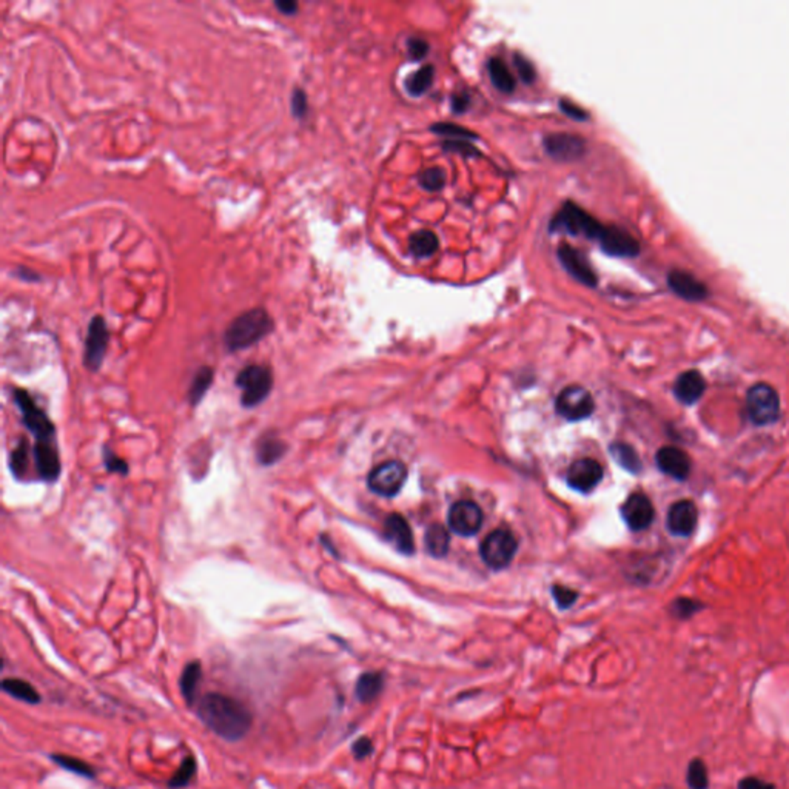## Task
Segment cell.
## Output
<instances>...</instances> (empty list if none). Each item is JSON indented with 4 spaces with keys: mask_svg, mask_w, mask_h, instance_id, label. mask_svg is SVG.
I'll use <instances>...</instances> for the list:
<instances>
[{
    "mask_svg": "<svg viewBox=\"0 0 789 789\" xmlns=\"http://www.w3.org/2000/svg\"><path fill=\"white\" fill-rule=\"evenodd\" d=\"M197 716L210 731L229 741L246 737L253 723V716L244 703L234 697L210 692L197 702Z\"/></svg>",
    "mask_w": 789,
    "mask_h": 789,
    "instance_id": "cell-1",
    "label": "cell"
},
{
    "mask_svg": "<svg viewBox=\"0 0 789 789\" xmlns=\"http://www.w3.org/2000/svg\"><path fill=\"white\" fill-rule=\"evenodd\" d=\"M273 330V320L264 308H252L234 318L224 335L225 347L230 352H239L260 343Z\"/></svg>",
    "mask_w": 789,
    "mask_h": 789,
    "instance_id": "cell-2",
    "label": "cell"
},
{
    "mask_svg": "<svg viewBox=\"0 0 789 789\" xmlns=\"http://www.w3.org/2000/svg\"><path fill=\"white\" fill-rule=\"evenodd\" d=\"M603 227L604 225L598 222L594 216L574 202H564V206L560 208L550 222L552 232L563 230L574 234V236L583 234V236L595 241L600 236Z\"/></svg>",
    "mask_w": 789,
    "mask_h": 789,
    "instance_id": "cell-3",
    "label": "cell"
},
{
    "mask_svg": "<svg viewBox=\"0 0 789 789\" xmlns=\"http://www.w3.org/2000/svg\"><path fill=\"white\" fill-rule=\"evenodd\" d=\"M236 385L241 389V404L248 408L256 407L271 392V370L267 366H261V364L247 366L238 374Z\"/></svg>",
    "mask_w": 789,
    "mask_h": 789,
    "instance_id": "cell-4",
    "label": "cell"
},
{
    "mask_svg": "<svg viewBox=\"0 0 789 789\" xmlns=\"http://www.w3.org/2000/svg\"><path fill=\"white\" fill-rule=\"evenodd\" d=\"M14 403L17 404L22 413V420L27 429L31 432L36 443H56V430L51 420L42 408L34 403L27 390H14Z\"/></svg>",
    "mask_w": 789,
    "mask_h": 789,
    "instance_id": "cell-5",
    "label": "cell"
},
{
    "mask_svg": "<svg viewBox=\"0 0 789 789\" xmlns=\"http://www.w3.org/2000/svg\"><path fill=\"white\" fill-rule=\"evenodd\" d=\"M746 407L751 421L757 426H769L779 420V395L769 384L758 383L751 387L746 398Z\"/></svg>",
    "mask_w": 789,
    "mask_h": 789,
    "instance_id": "cell-6",
    "label": "cell"
},
{
    "mask_svg": "<svg viewBox=\"0 0 789 789\" xmlns=\"http://www.w3.org/2000/svg\"><path fill=\"white\" fill-rule=\"evenodd\" d=\"M518 549V541L507 529H497L484 538L480 553L483 561L492 569H503L511 564Z\"/></svg>",
    "mask_w": 789,
    "mask_h": 789,
    "instance_id": "cell-7",
    "label": "cell"
},
{
    "mask_svg": "<svg viewBox=\"0 0 789 789\" xmlns=\"http://www.w3.org/2000/svg\"><path fill=\"white\" fill-rule=\"evenodd\" d=\"M407 480V467L401 461H387L369 475V488L379 497L390 498L403 489Z\"/></svg>",
    "mask_w": 789,
    "mask_h": 789,
    "instance_id": "cell-8",
    "label": "cell"
},
{
    "mask_svg": "<svg viewBox=\"0 0 789 789\" xmlns=\"http://www.w3.org/2000/svg\"><path fill=\"white\" fill-rule=\"evenodd\" d=\"M557 412L569 421H580L594 412L595 403L588 389L580 385H569L555 401Z\"/></svg>",
    "mask_w": 789,
    "mask_h": 789,
    "instance_id": "cell-9",
    "label": "cell"
},
{
    "mask_svg": "<svg viewBox=\"0 0 789 789\" xmlns=\"http://www.w3.org/2000/svg\"><path fill=\"white\" fill-rule=\"evenodd\" d=\"M110 333L107 322L102 316H94L90 321L85 338V350H83V364L91 371L101 369L105 353L108 348Z\"/></svg>",
    "mask_w": 789,
    "mask_h": 789,
    "instance_id": "cell-10",
    "label": "cell"
},
{
    "mask_svg": "<svg viewBox=\"0 0 789 789\" xmlns=\"http://www.w3.org/2000/svg\"><path fill=\"white\" fill-rule=\"evenodd\" d=\"M483 526L481 507L472 502H458L449 511V527L462 536L475 535Z\"/></svg>",
    "mask_w": 789,
    "mask_h": 789,
    "instance_id": "cell-11",
    "label": "cell"
},
{
    "mask_svg": "<svg viewBox=\"0 0 789 789\" xmlns=\"http://www.w3.org/2000/svg\"><path fill=\"white\" fill-rule=\"evenodd\" d=\"M597 241L600 242L603 252L612 256L631 257L640 252V242L631 233L616 225H604Z\"/></svg>",
    "mask_w": 789,
    "mask_h": 789,
    "instance_id": "cell-12",
    "label": "cell"
},
{
    "mask_svg": "<svg viewBox=\"0 0 789 789\" xmlns=\"http://www.w3.org/2000/svg\"><path fill=\"white\" fill-rule=\"evenodd\" d=\"M621 517L632 530L648 529L655 517L654 506L651 499L641 492L632 493L621 507Z\"/></svg>",
    "mask_w": 789,
    "mask_h": 789,
    "instance_id": "cell-13",
    "label": "cell"
},
{
    "mask_svg": "<svg viewBox=\"0 0 789 789\" xmlns=\"http://www.w3.org/2000/svg\"><path fill=\"white\" fill-rule=\"evenodd\" d=\"M546 153L557 161H575L580 159L586 151V142L576 134L557 133L549 134L544 138Z\"/></svg>",
    "mask_w": 789,
    "mask_h": 789,
    "instance_id": "cell-14",
    "label": "cell"
},
{
    "mask_svg": "<svg viewBox=\"0 0 789 789\" xmlns=\"http://www.w3.org/2000/svg\"><path fill=\"white\" fill-rule=\"evenodd\" d=\"M567 484L578 492H590L603 480V467L598 461L583 458L575 461L567 470Z\"/></svg>",
    "mask_w": 789,
    "mask_h": 789,
    "instance_id": "cell-15",
    "label": "cell"
},
{
    "mask_svg": "<svg viewBox=\"0 0 789 789\" xmlns=\"http://www.w3.org/2000/svg\"><path fill=\"white\" fill-rule=\"evenodd\" d=\"M697 521H699V511L694 502L681 499L669 507L666 525L674 535L689 536L695 530Z\"/></svg>",
    "mask_w": 789,
    "mask_h": 789,
    "instance_id": "cell-16",
    "label": "cell"
},
{
    "mask_svg": "<svg viewBox=\"0 0 789 789\" xmlns=\"http://www.w3.org/2000/svg\"><path fill=\"white\" fill-rule=\"evenodd\" d=\"M560 262L564 265V269L571 273L578 283L588 287H595L598 283V278L595 271L592 270L588 257L584 256L580 250H576L571 246H561L558 250Z\"/></svg>",
    "mask_w": 789,
    "mask_h": 789,
    "instance_id": "cell-17",
    "label": "cell"
},
{
    "mask_svg": "<svg viewBox=\"0 0 789 789\" xmlns=\"http://www.w3.org/2000/svg\"><path fill=\"white\" fill-rule=\"evenodd\" d=\"M657 466L667 476L675 480H686L690 472V460L686 452L678 447L666 446L657 452Z\"/></svg>",
    "mask_w": 789,
    "mask_h": 789,
    "instance_id": "cell-18",
    "label": "cell"
},
{
    "mask_svg": "<svg viewBox=\"0 0 789 789\" xmlns=\"http://www.w3.org/2000/svg\"><path fill=\"white\" fill-rule=\"evenodd\" d=\"M667 284L672 290L686 299H703L708 294V287L694 273L674 269L667 273Z\"/></svg>",
    "mask_w": 789,
    "mask_h": 789,
    "instance_id": "cell-19",
    "label": "cell"
},
{
    "mask_svg": "<svg viewBox=\"0 0 789 789\" xmlns=\"http://www.w3.org/2000/svg\"><path fill=\"white\" fill-rule=\"evenodd\" d=\"M34 461L39 476L45 481H55L60 474V458L57 443H36Z\"/></svg>",
    "mask_w": 789,
    "mask_h": 789,
    "instance_id": "cell-20",
    "label": "cell"
},
{
    "mask_svg": "<svg viewBox=\"0 0 789 789\" xmlns=\"http://www.w3.org/2000/svg\"><path fill=\"white\" fill-rule=\"evenodd\" d=\"M704 378L699 370H688L685 374H681L674 385L675 397L681 401L683 404H694L699 401L704 393Z\"/></svg>",
    "mask_w": 789,
    "mask_h": 789,
    "instance_id": "cell-21",
    "label": "cell"
},
{
    "mask_svg": "<svg viewBox=\"0 0 789 789\" xmlns=\"http://www.w3.org/2000/svg\"><path fill=\"white\" fill-rule=\"evenodd\" d=\"M384 535L395 549H398L403 553H412L413 552V536L412 530L408 527L407 521L399 517V515H390L385 520L384 525Z\"/></svg>",
    "mask_w": 789,
    "mask_h": 789,
    "instance_id": "cell-22",
    "label": "cell"
},
{
    "mask_svg": "<svg viewBox=\"0 0 789 789\" xmlns=\"http://www.w3.org/2000/svg\"><path fill=\"white\" fill-rule=\"evenodd\" d=\"M287 446L279 436L265 435L261 436L256 447V458L262 466H271L284 457Z\"/></svg>",
    "mask_w": 789,
    "mask_h": 789,
    "instance_id": "cell-23",
    "label": "cell"
},
{
    "mask_svg": "<svg viewBox=\"0 0 789 789\" xmlns=\"http://www.w3.org/2000/svg\"><path fill=\"white\" fill-rule=\"evenodd\" d=\"M202 678V666L201 662H190L185 664L184 671L180 674V680H179V686H180V692L182 697H184V700L187 702V704H192L196 702V694H197V688H199V683Z\"/></svg>",
    "mask_w": 789,
    "mask_h": 789,
    "instance_id": "cell-24",
    "label": "cell"
},
{
    "mask_svg": "<svg viewBox=\"0 0 789 789\" xmlns=\"http://www.w3.org/2000/svg\"><path fill=\"white\" fill-rule=\"evenodd\" d=\"M384 688V677L379 672H366L360 675L355 686L356 699L361 703H371L381 694Z\"/></svg>",
    "mask_w": 789,
    "mask_h": 789,
    "instance_id": "cell-25",
    "label": "cell"
},
{
    "mask_svg": "<svg viewBox=\"0 0 789 789\" xmlns=\"http://www.w3.org/2000/svg\"><path fill=\"white\" fill-rule=\"evenodd\" d=\"M2 689L5 694H8L14 697L16 700L25 702L28 704H37L42 700L41 694L37 692V689L31 685V683H28L22 678H16V677L5 678L2 681Z\"/></svg>",
    "mask_w": 789,
    "mask_h": 789,
    "instance_id": "cell-26",
    "label": "cell"
},
{
    "mask_svg": "<svg viewBox=\"0 0 789 789\" xmlns=\"http://www.w3.org/2000/svg\"><path fill=\"white\" fill-rule=\"evenodd\" d=\"M488 66L490 80L495 88L503 91V93H512L515 90V78L504 60L499 57H492Z\"/></svg>",
    "mask_w": 789,
    "mask_h": 789,
    "instance_id": "cell-27",
    "label": "cell"
},
{
    "mask_svg": "<svg viewBox=\"0 0 789 789\" xmlns=\"http://www.w3.org/2000/svg\"><path fill=\"white\" fill-rule=\"evenodd\" d=\"M213 369L210 367H201L199 370L196 371V375L192 381V385H190V390H188V401L192 406H196L201 403V399L206 397V393L208 392L211 383H213Z\"/></svg>",
    "mask_w": 789,
    "mask_h": 789,
    "instance_id": "cell-28",
    "label": "cell"
},
{
    "mask_svg": "<svg viewBox=\"0 0 789 789\" xmlns=\"http://www.w3.org/2000/svg\"><path fill=\"white\" fill-rule=\"evenodd\" d=\"M450 536L447 529L439 525H432L426 532V546L427 550L434 557H443L449 550Z\"/></svg>",
    "mask_w": 789,
    "mask_h": 789,
    "instance_id": "cell-29",
    "label": "cell"
},
{
    "mask_svg": "<svg viewBox=\"0 0 789 789\" xmlns=\"http://www.w3.org/2000/svg\"><path fill=\"white\" fill-rule=\"evenodd\" d=\"M438 247H439V241L435 233H432L429 230H421L412 234L411 250L415 256L429 257L436 253Z\"/></svg>",
    "mask_w": 789,
    "mask_h": 789,
    "instance_id": "cell-30",
    "label": "cell"
},
{
    "mask_svg": "<svg viewBox=\"0 0 789 789\" xmlns=\"http://www.w3.org/2000/svg\"><path fill=\"white\" fill-rule=\"evenodd\" d=\"M434 78H435V68L432 65H426L420 68L418 71H415L411 78L406 80V88L412 96H421L429 90L432 82H434Z\"/></svg>",
    "mask_w": 789,
    "mask_h": 789,
    "instance_id": "cell-31",
    "label": "cell"
},
{
    "mask_svg": "<svg viewBox=\"0 0 789 789\" xmlns=\"http://www.w3.org/2000/svg\"><path fill=\"white\" fill-rule=\"evenodd\" d=\"M611 452H612V457L616 458V461L618 462L620 466H623L626 470L632 474H639L641 470V461L639 458V455L632 449L631 446L623 444V443H617L611 447Z\"/></svg>",
    "mask_w": 789,
    "mask_h": 789,
    "instance_id": "cell-32",
    "label": "cell"
},
{
    "mask_svg": "<svg viewBox=\"0 0 789 789\" xmlns=\"http://www.w3.org/2000/svg\"><path fill=\"white\" fill-rule=\"evenodd\" d=\"M686 783L690 789H708L709 788V774L708 766L702 758H692L688 765Z\"/></svg>",
    "mask_w": 789,
    "mask_h": 789,
    "instance_id": "cell-33",
    "label": "cell"
},
{
    "mask_svg": "<svg viewBox=\"0 0 789 789\" xmlns=\"http://www.w3.org/2000/svg\"><path fill=\"white\" fill-rule=\"evenodd\" d=\"M51 760L57 766H60V768L78 774V776H82L85 779H94L96 776V771L91 768V765H88L87 762H82L76 757L65 755V754H52Z\"/></svg>",
    "mask_w": 789,
    "mask_h": 789,
    "instance_id": "cell-34",
    "label": "cell"
},
{
    "mask_svg": "<svg viewBox=\"0 0 789 789\" xmlns=\"http://www.w3.org/2000/svg\"><path fill=\"white\" fill-rule=\"evenodd\" d=\"M197 769V765L193 755H188L185 757L184 760H182L180 766L176 769V772L173 774V777L169 781V788L170 789H180V788H185L190 781L193 780L194 774Z\"/></svg>",
    "mask_w": 789,
    "mask_h": 789,
    "instance_id": "cell-35",
    "label": "cell"
},
{
    "mask_svg": "<svg viewBox=\"0 0 789 789\" xmlns=\"http://www.w3.org/2000/svg\"><path fill=\"white\" fill-rule=\"evenodd\" d=\"M432 132L438 136H444L449 141H472L476 139V134L472 133L464 127H460L457 124H435L432 127Z\"/></svg>",
    "mask_w": 789,
    "mask_h": 789,
    "instance_id": "cell-36",
    "label": "cell"
},
{
    "mask_svg": "<svg viewBox=\"0 0 789 789\" xmlns=\"http://www.w3.org/2000/svg\"><path fill=\"white\" fill-rule=\"evenodd\" d=\"M420 184L427 190V192H438L446 184V173L441 169H429L421 173Z\"/></svg>",
    "mask_w": 789,
    "mask_h": 789,
    "instance_id": "cell-37",
    "label": "cell"
},
{
    "mask_svg": "<svg viewBox=\"0 0 789 789\" xmlns=\"http://www.w3.org/2000/svg\"><path fill=\"white\" fill-rule=\"evenodd\" d=\"M702 609V604L697 603L694 600H689V598H678V600H675L671 612L675 618H680V620H688L697 613Z\"/></svg>",
    "mask_w": 789,
    "mask_h": 789,
    "instance_id": "cell-38",
    "label": "cell"
},
{
    "mask_svg": "<svg viewBox=\"0 0 789 789\" xmlns=\"http://www.w3.org/2000/svg\"><path fill=\"white\" fill-rule=\"evenodd\" d=\"M28 443L22 441L11 455V470L16 476H22L28 469Z\"/></svg>",
    "mask_w": 789,
    "mask_h": 789,
    "instance_id": "cell-39",
    "label": "cell"
},
{
    "mask_svg": "<svg viewBox=\"0 0 789 789\" xmlns=\"http://www.w3.org/2000/svg\"><path fill=\"white\" fill-rule=\"evenodd\" d=\"M102 455H104V464H105V467H107L108 472H111V474H120V475H127V474H128L127 462H125L122 458H119L115 452L105 447Z\"/></svg>",
    "mask_w": 789,
    "mask_h": 789,
    "instance_id": "cell-40",
    "label": "cell"
},
{
    "mask_svg": "<svg viewBox=\"0 0 789 789\" xmlns=\"http://www.w3.org/2000/svg\"><path fill=\"white\" fill-rule=\"evenodd\" d=\"M292 111L294 118H304L307 113V94L304 90L294 88L292 93Z\"/></svg>",
    "mask_w": 789,
    "mask_h": 789,
    "instance_id": "cell-41",
    "label": "cell"
},
{
    "mask_svg": "<svg viewBox=\"0 0 789 789\" xmlns=\"http://www.w3.org/2000/svg\"><path fill=\"white\" fill-rule=\"evenodd\" d=\"M513 60H515V66H517L520 78H521L523 80H525L526 83H532V82L535 80V68H534V65L530 64L529 60H527L525 56H521V55H515V56H513Z\"/></svg>",
    "mask_w": 789,
    "mask_h": 789,
    "instance_id": "cell-42",
    "label": "cell"
},
{
    "mask_svg": "<svg viewBox=\"0 0 789 789\" xmlns=\"http://www.w3.org/2000/svg\"><path fill=\"white\" fill-rule=\"evenodd\" d=\"M737 789H777V786L771 783L768 780H763L755 776H748L741 779L737 785Z\"/></svg>",
    "mask_w": 789,
    "mask_h": 789,
    "instance_id": "cell-43",
    "label": "cell"
},
{
    "mask_svg": "<svg viewBox=\"0 0 789 789\" xmlns=\"http://www.w3.org/2000/svg\"><path fill=\"white\" fill-rule=\"evenodd\" d=\"M443 147L446 150H450V151H457V153L462 155V156H475L478 155L476 148H474L472 143H469L467 141H449L447 139Z\"/></svg>",
    "mask_w": 789,
    "mask_h": 789,
    "instance_id": "cell-44",
    "label": "cell"
},
{
    "mask_svg": "<svg viewBox=\"0 0 789 789\" xmlns=\"http://www.w3.org/2000/svg\"><path fill=\"white\" fill-rule=\"evenodd\" d=\"M352 753L356 760H364V758H367L371 753H374V743H371L370 739L367 737H361L353 743Z\"/></svg>",
    "mask_w": 789,
    "mask_h": 789,
    "instance_id": "cell-45",
    "label": "cell"
},
{
    "mask_svg": "<svg viewBox=\"0 0 789 789\" xmlns=\"http://www.w3.org/2000/svg\"><path fill=\"white\" fill-rule=\"evenodd\" d=\"M560 110L567 115L569 118H572L575 120H588L589 115L583 108H580L578 105H575L572 102L566 101V99H561L560 101Z\"/></svg>",
    "mask_w": 789,
    "mask_h": 789,
    "instance_id": "cell-46",
    "label": "cell"
},
{
    "mask_svg": "<svg viewBox=\"0 0 789 789\" xmlns=\"http://www.w3.org/2000/svg\"><path fill=\"white\" fill-rule=\"evenodd\" d=\"M553 597H555V600L558 603L560 608H569V606H572L576 600V594L574 590H569L566 588H555L553 589Z\"/></svg>",
    "mask_w": 789,
    "mask_h": 789,
    "instance_id": "cell-47",
    "label": "cell"
},
{
    "mask_svg": "<svg viewBox=\"0 0 789 789\" xmlns=\"http://www.w3.org/2000/svg\"><path fill=\"white\" fill-rule=\"evenodd\" d=\"M407 48H408V55H411L412 59L421 60L424 56L427 55L429 45H427L426 41H422V39H411V41H408Z\"/></svg>",
    "mask_w": 789,
    "mask_h": 789,
    "instance_id": "cell-48",
    "label": "cell"
},
{
    "mask_svg": "<svg viewBox=\"0 0 789 789\" xmlns=\"http://www.w3.org/2000/svg\"><path fill=\"white\" fill-rule=\"evenodd\" d=\"M470 107V97L466 93L455 94L452 97V108L455 113H464Z\"/></svg>",
    "mask_w": 789,
    "mask_h": 789,
    "instance_id": "cell-49",
    "label": "cell"
},
{
    "mask_svg": "<svg viewBox=\"0 0 789 789\" xmlns=\"http://www.w3.org/2000/svg\"><path fill=\"white\" fill-rule=\"evenodd\" d=\"M275 6L279 10V13H283V14H294L296 11H298V3H296V2H290V0H284V2H276Z\"/></svg>",
    "mask_w": 789,
    "mask_h": 789,
    "instance_id": "cell-50",
    "label": "cell"
}]
</instances>
